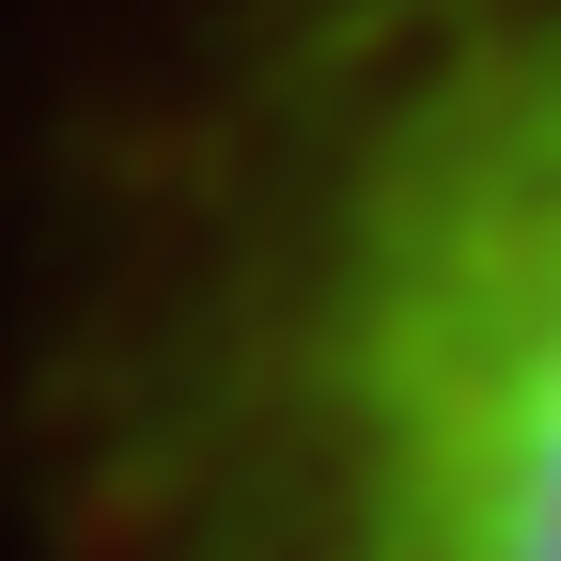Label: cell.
Masks as SVG:
<instances>
[{"label":"cell","instance_id":"1","mask_svg":"<svg viewBox=\"0 0 561 561\" xmlns=\"http://www.w3.org/2000/svg\"><path fill=\"white\" fill-rule=\"evenodd\" d=\"M187 561H561V0H265L125 280Z\"/></svg>","mask_w":561,"mask_h":561}]
</instances>
